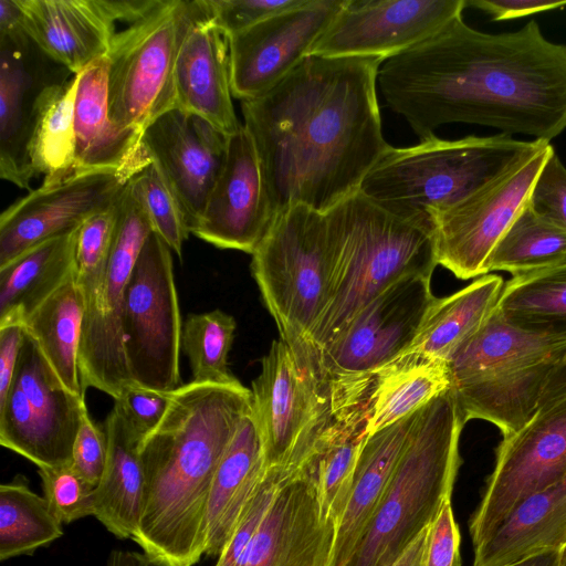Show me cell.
<instances>
[{
    "instance_id": "30",
    "label": "cell",
    "mask_w": 566,
    "mask_h": 566,
    "mask_svg": "<svg viewBox=\"0 0 566 566\" xmlns=\"http://www.w3.org/2000/svg\"><path fill=\"white\" fill-rule=\"evenodd\" d=\"M566 543V478L523 500L482 543L473 566H510Z\"/></svg>"
},
{
    "instance_id": "17",
    "label": "cell",
    "mask_w": 566,
    "mask_h": 566,
    "mask_svg": "<svg viewBox=\"0 0 566 566\" xmlns=\"http://www.w3.org/2000/svg\"><path fill=\"white\" fill-rule=\"evenodd\" d=\"M251 392L265 469L301 459L326 418L328 391L301 370L290 347L280 338L272 342L262 358Z\"/></svg>"
},
{
    "instance_id": "41",
    "label": "cell",
    "mask_w": 566,
    "mask_h": 566,
    "mask_svg": "<svg viewBox=\"0 0 566 566\" xmlns=\"http://www.w3.org/2000/svg\"><path fill=\"white\" fill-rule=\"evenodd\" d=\"M300 464L265 470L258 488L243 507L235 527L214 566H237L261 526L279 490Z\"/></svg>"
},
{
    "instance_id": "44",
    "label": "cell",
    "mask_w": 566,
    "mask_h": 566,
    "mask_svg": "<svg viewBox=\"0 0 566 566\" xmlns=\"http://www.w3.org/2000/svg\"><path fill=\"white\" fill-rule=\"evenodd\" d=\"M305 0H207L216 23L228 35L244 31Z\"/></svg>"
},
{
    "instance_id": "55",
    "label": "cell",
    "mask_w": 566,
    "mask_h": 566,
    "mask_svg": "<svg viewBox=\"0 0 566 566\" xmlns=\"http://www.w3.org/2000/svg\"><path fill=\"white\" fill-rule=\"evenodd\" d=\"M558 565L557 566H566V543L565 545L558 551Z\"/></svg>"
},
{
    "instance_id": "27",
    "label": "cell",
    "mask_w": 566,
    "mask_h": 566,
    "mask_svg": "<svg viewBox=\"0 0 566 566\" xmlns=\"http://www.w3.org/2000/svg\"><path fill=\"white\" fill-rule=\"evenodd\" d=\"M418 410L368 434L337 527L331 566H345L373 520L408 443Z\"/></svg>"
},
{
    "instance_id": "25",
    "label": "cell",
    "mask_w": 566,
    "mask_h": 566,
    "mask_svg": "<svg viewBox=\"0 0 566 566\" xmlns=\"http://www.w3.org/2000/svg\"><path fill=\"white\" fill-rule=\"evenodd\" d=\"M27 35L77 74L105 56L116 31L111 0H17Z\"/></svg>"
},
{
    "instance_id": "52",
    "label": "cell",
    "mask_w": 566,
    "mask_h": 566,
    "mask_svg": "<svg viewBox=\"0 0 566 566\" xmlns=\"http://www.w3.org/2000/svg\"><path fill=\"white\" fill-rule=\"evenodd\" d=\"M21 18L17 0H0V34L23 29Z\"/></svg>"
},
{
    "instance_id": "51",
    "label": "cell",
    "mask_w": 566,
    "mask_h": 566,
    "mask_svg": "<svg viewBox=\"0 0 566 566\" xmlns=\"http://www.w3.org/2000/svg\"><path fill=\"white\" fill-rule=\"evenodd\" d=\"M566 394V357L554 369L543 391L539 407Z\"/></svg>"
},
{
    "instance_id": "48",
    "label": "cell",
    "mask_w": 566,
    "mask_h": 566,
    "mask_svg": "<svg viewBox=\"0 0 566 566\" xmlns=\"http://www.w3.org/2000/svg\"><path fill=\"white\" fill-rule=\"evenodd\" d=\"M489 13L493 20L503 21L534 13L563 9L566 1L553 0H467V7Z\"/></svg>"
},
{
    "instance_id": "3",
    "label": "cell",
    "mask_w": 566,
    "mask_h": 566,
    "mask_svg": "<svg viewBox=\"0 0 566 566\" xmlns=\"http://www.w3.org/2000/svg\"><path fill=\"white\" fill-rule=\"evenodd\" d=\"M252 392L240 381L171 391L160 423L142 441L145 490L132 538L157 566H193L205 555L206 513L218 464Z\"/></svg>"
},
{
    "instance_id": "19",
    "label": "cell",
    "mask_w": 566,
    "mask_h": 566,
    "mask_svg": "<svg viewBox=\"0 0 566 566\" xmlns=\"http://www.w3.org/2000/svg\"><path fill=\"white\" fill-rule=\"evenodd\" d=\"M344 3L305 0L228 36L233 97L249 101L274 87L308 55Z\"/></svg>"
},
{
    "instance_id": "21",
    "label": "cell",
    "mask_w": 566,
    "mask_h": 566,
    "mask_svg": "<svg viewBox=\"0 0 566 566\" xmlns=\"http://www.w3.org/2000/svg\"><path fill=\"white\" fill-rule=\"evenodd\" d=\"M276 217L253 140L242 125L228 139L223 168L190 233L252 254Z\"/></svg>"
},
{
    "instance_id": "49",
    "label": "cell",
    "mask_w": 566,
    "mask_h": 566,
    "mask_svg": "<svg viewBox=\"0 0 566 566\" xmlns=\"http://www.w3.org/2000/svg\"><path fill=\"white\" fill-rule=\"evenodd\" d=\"M24 333L22 323L0 325V403L12 385Z\"/></svg>"
},
{
    "instance_id": "53",
    "label": "cell",
    "mask_w": 566,
    "mask_h": 566,
    "mask_svg": "<svg viewBox=\"0 0 566 566\" xmlns=\"http://www.w3.org/2000/svg\"><path fill=\"white\" fill-rule=\"evenodd\" d=\"M105 566H157L143 552L113 549Z\"/></svg>"
},
{
    "instance_id": "16",
    "label": "cell",
    "mask_w": 566,
    "mask_h": 566,
    "mask_svg": "<svg viewBox=\"0 0 566 566\" xmlns=\"http://www.w3.org/2000/svg\"><path fill=\"white\" fill-rule=\"evenodd\" d=\"M467 0H345L308 55L384 61L438 33Z\"/></svg>"
},
{
    "instance_id": "20",
    "label": "cell",
    "mask_w": 566,
    "mask_h": 566,
    "mask_svg": "<svg viewBox=\"0 0 566 566\" xmlns=\"http://www.w3.org/2000/svg\"><path fill=\"white\" fill-rule=\"evenodd\" d=\"M75 74L49 57L23 29L0 34V177L29 189L30 142L43 92ZM31 191V190H30Z\"/></svg>"
},
{
    "instance_id": "46",
    "label": "cell",
    "mask_w": 566,
    "mask_h": 566,
    "mask_svg": "<svg viewBox=\"0 0 566 566\" xmlns=\"http://www.w3.org/2000/svg\"><path fill=\"white\" fill-rule=\"evenodd\" d=\"M107 458V441L104 428L91 419L87 409L73 443L71 467L92 485L102 480Z\"/></svg>"
},
{
    "instance_id": "35",
    "label": "cell",
    "mask_w": 566,
    "mask_h": 566,
    "mask_svg": "<svg viewBox=\"0 0 566 566\" xmlns=\"http://www.w3.org/2000/svg\"><path fill=\"white\" fill-rule=\"evenodd\" d=\"M78 74L65 83L50 86L41 95L30 142V161L43 184L59 182L75 174L76 137L74 126Z\"/></svg>"
},
{
    "instance_id": "13",
    "label": "cell",
    "mask_w": 566,
    "mask_h": 566,
    "mask_svg": "<svg viewBox=\"0 0 566 566\" xmlns=\"http://www.w3.org/2000/svg\"><path fill=\"white\" fill-rule=\"evenodd\" d=\"M566 478V394L542 405L496 449L495 465L470 518L473 547L526 497Z\"/></svg>"
},
{
    "instance_id": "5",
    "label": "cell",
    "mask_w": 566,
    "mask_h": 566,
    "mask_svg": "<svg viewBox=\"0 0 566 566\" xmlns=\"http://www.w3.org/2000/svg\"><path fill=\"white\" fill-rule=\"evenodd\" d=\"M449 388L418 410L386 493L345 566H392L451 500L465 424Z\"/></svg>"
},
{
    "instance_id": "2",
    "label": "cell",
    "mask_w": 566,
    "mask_h": 566,
    "mask_svg": "<svg viewBox=\"0 0 566 566\" xmlns=\"http://www.w3.org/2000/svg\"><path fill=\"white\" fill-rule=\"evenodd\" d=\"M381 59L307 55L260 97L242 101L243 126L277 213H326L359 191L389 148L381 129Z\"/></svg>"
},
{
    "instance_id": "12",
    "label": "cell",
    "mask_w": 566,
    "mask_h": 566,
    "mask_svg": "<svg viewBox=\"0 0 566 566\" xmlns=\"http://www.w3.org/2000/svg\"><path fill=\"white\" fill-rule=\"evenodd\" d=\"M431 277L408 275L373 298L319 356L323 386L369 382L415 339L434 302Z\"/></svg>"
},
{
    "instance_id": "34",
    "label": "cell",
    "mask_w": 566,
    "mask_h": 566,
    "mask_svg": "<svg viewBox=\"0 0 566 566\" xmlns=\"http://www.w3.org/2000/svg\"><path fill=\"white\" fill-rule=\"evenodd\" d=\"M450 387L447 360L397 357L375 376L368 402V434L416 412Z\"/></svg>"
},
{
    "instance_id": "6",
    "label": "cell",
    "mask_w": 566,
    "mask_h": 566,
    "mask_svg": "<svg viewBox=\"0 0 566 566\" xmlns=\"http://www.w3.org/2000/svg\"><path fill=\"white\" fill-rule=\"evenodd\" d=\"M549 142L507 134L448 140L436 135L389 148L359 191L400 216L434 226V217L496 179Z\"/></svg>"
},
{
    "instance_id": "26",
    "label": "cell",
    "mask_w": 566,
    "mask_h": 566,
    "mask_svg": "<svg viewBox=\"0 0 566 566\" xmlns=\"http://www.w3.org/2000/svg\"><path fill=\"white\" fill-rule=\"evenodd\" d=\"M77 74L75 172L117 170L136 176L151 160L142 143L143 135L118 127L111 117L106 55Z\"/></svg>"
},
{
    "instance_id": "29",
    "label": "cell",
    "mask_w": 566,
    "mask_h": 566,
    "mask_svg": "<svg viewBox=\"0 0 566 566\" xmlns=\"http://www.w3.org/2000/svg\"><path fill=\"white\" fill-rule=\"evenodd\" d=\"M104 431L107 458L95 489L94 517L117 538L132 539L138 527L145 490L139 453L143 440L115 402L105 419Z\"/></svg>"
},
{
    "instance_id": "28",
    "label": "cell",
    "mask_w": 566,
    "mask_h": 566,
    "mask_svg": "<svg viewBox=\"0 0 566 566\" xmlns=\"http://www.w3.org/2000/svg\"><path fill=\"white\" fill-rule=\"evenodd\" d=\"M265 470L252 407L240 421L212 480L206 513L205 555L221 554Z\"/></svg>"
},
{
    "instance_id": "8",
    "label": "cell",
    "mask_w": 566,
    "mask_h": 566,
    "mask_svg": "<svg viewBox=\"0 0 566 566\" xmlns=\"http://www.w3.org/2000/svg\"><path fill=\"white\" fill-rule=\"evenodd\" d=\"M251 255V272L280 338L305 374L319 376L310 335L327 301L326 214L305 206L281 211Z\"/></svg>"
},
{
    "instance_id": "15",
    "label": "cell",
    "mask_w": 566,
    "mask_h": 566,
    "mask_svg": "<svg viewBox=\"0 0 566 566\" xmlns=\"http://www.w3.org/2000/svg\"><path fill=\"white\" fill-rule=\"evenodd\" d=\"M150 220L128 184L118 201L101 314L90 338L80 345L82 387L98 389L114 400L136 385L129 374L123 337V310L127 286L142 251L153 232Z\"/></svg>"
},
{
    "instance_id": "54",
    "label": "cell",
    "mask_w": 566,
    "mask_h": 566,
    "mask_svg": "<svg viewBox=\"0 0 566 566\" xmlns=\"http://www.w3.org/2000/svg\"><path fill=\"white\" fill-rule=\"evenodd\" d=\"M558 551H545L510 566H557Z\"/></svg>"
},
{
    "instance_id": "9",
    "label": "cell",
    "mask_w": 566,
    "mask_h": 566,
    "mask_svg": "<svg viewBox=\"0 0 566 566\" xmlns=\"http://www.w3.org/2000/svg\"><path fill=\"white\" fill-rule=\"evenodd\" d=\"M186 15L187 0H160L115 33L106 57L109 114L118 127L143 135L176 107L175 65Z\"/></svg>"
},
{
    "instance_id": "7",
    "label": "cell",
    "mask_w": 566,
    "mask_h": 566,
    "mask_svg": "<svg viewBox=\"0 0 566 566\" xmlns=\"http://www.w3.org/2000/svg\"><path fill=\"white\" fill-rule=\"evenodd\" d=\"M566 357V339L518 329L494 313L448 359L451 391L468 422L496 426L503 438L537 411L546 382Z\"/></svg>"
},
{
    "instance_id": "38",
    "label": "cell",
    "mask_w": 566,
    "mask_h": 566,
    "mask_svg": "<svg viewBox=\"0 0 566 566\" xmlns=\"http://www.w3.org/2000/svg\"><path fill=\"white\" fill-rule=\"evenodd\" d=\"M564 264L566 232L537 216L527 205L492 251L488 271L520 276Z\"/></svg>"
},
{
    "instance_id": "47",
    "label": "cell",
    "mask_w": 566,
    "mask_h": 566,
    "mask_svg": "<svg viewBox=\"0 0 566 566\" xmlns=\"http://www.w3.org/2000/svg\"><path fill=\"white\" fill-rule=\"evenodd\" d=\"M460 543V531L450 500L428 528L423 566H461Z\"/></svg>"
},
{
    "instance_id": "45",
    "label": "cell",
    "mask_w": 566,
    "mask_h": 566,
    "mask_svg": "<svg viewBox=\"0 0 566 566\" xmlns=\"http://www.w3.org/2000/svg\"><path fill=\"white\" fill-rule=\"evenodd\" d=\"M170 400L171 391L164 392L130 385L124 388L114 402L135 432L144 440L160 423Z\"/></svg>"
},
{
    "instance_id": "50",
    "label": "cell",
    "mask_w": 566,
    "mask_h": 566,
    "mask_svg": "<svg viewBox=\"0 0 566 566\" xmlns=\"http://www.w3.org/2000/svg\"><path fill=\"white\" fill-rule=\"evenodd\" d=\"M428 528L415 538L392 566H423Z\"/></svg>"
},
{
    "instance_id": "37",
    "label": "cell",
    "mask_w": 566,
    "mask_h": 566,
    "mask_svg": "<svg viewBox=\"0 0 566 566\" xmlns=\"http://www.w3.org/2000/svg\"><path fill=\"white\" fill-rule=\"evenodd\" d=\"M61 536L63 524L25 476L0 485V560L32 555Z\"/></svg>"
},
{
    "instance_id": "11",
    "label": "cell",
    "mask_w": 566,
    "mask_h": 566,
    "mask_svg": "<svg viewBox=\"0 0 566 566\" xmlns=\"http://www.w3.org/2000/svg\"><path fill=\"white\" fill-rule=\"evenodd\" d=\"M85 399L65 388L25 331L12 385L0 403V444L39 468L69 465Z\"/></svg>"
},
{
    "instance_id": "22",
    "label": "cell",
    "mask_w": 566,
    "mask_h": 566,
    "mask_svg": "<svg viewBox=\"0 0 566 566\" xmlns=\"http://www.w3.org/2000/svg\"><path fill=\"white\" fill-rule=\"evenodd\" d=\"M228 139L206 119L178 107L160 115L143 133L144 148L178 199L189 232L223 168Z\"/></svg>"
},
{
    "instance_id": "24",
    "label": "cell",
    "mask_w": 566,
    "mask_h": 566,
    "mask_svg": "<svg viewBox=\"0 0 566 566\" xmlns=\"http://www.w3.org/2000/svg\"><path fill=\"white\" fill-rule=\"evenodd\" d=\"M176 107L198 115L227 136L242 124L231 91L228 35L207 0H187V15L175 65Z\"/></svg>"
},
{
    "instance_id": "40",
    "label": "cell",
    "mask_w": 566,
    "mask_h": 566,
    "mask_svg": "<svg viewBox=\"0 0 566 566\" xmlns=\"http://www.w3.org/2000/svg\"><path fill=\"white\" fill-rule=\"evenodd\" d=\"M128 186L145 209L154 232L181 259L190 232L182 208L157 166L150 163Z\"/></svg>"
},
{
    "instance_id": "14",
    "label": "cell",
    "mask_w": 566,
    "mask_h": 566,
    "mask_svg": "<svg viewBox=\"0 0 566 566\" xmlns=\"http://www.w3.org/2000/svg\"><path fill=\"white\" fill-rule=\"evenodd\" d=\"M554 150L547 143L510 170L439 212L434 221L438 263L458 279L485 275L489 258L528 205L533 186Z\"/></svg>"
},
{
    "instance_id": "4",
    "label": "cell",
    "mask_w": 566,
    "mask_h": 566,
    "mask_svg": "<svg viewBox=\"0 0 566 566\" xmlns=\"http://www.w3.org/2000/svg\"><path fill=\"white\" fill-rule=\"evenodd\" d=\"M325 214L327 301L310 335L318 367L323 352L373 298L405 276L431 277L439 264L432 223L395 213L360 191Z\"/></svg>"
},
{
    "instance_id": "42",
    "label": "cell",
    "mask_w": 566,
    "mask_h": 566,
    "mask_svg": "<svg viewBox=\"0 0 566 566\" xmlns=\"http://www.w3.org/2000/svg\"><path fill=\"white\" fill-rule=\"evenodd\" d=\"M43 496L62 524L93 515L95 489L71 467L39 468Z\"/></svg>"
},
{
    "instance_id": "36",
    "label": "cell",
    "mask_w": 566,
    "mask_h": 566,
    "mask_svg": "<svg viewBox=\"0 0 566 566\" xmlns=\"http://www.w3.org/2000/svg\"><path fill=\"white\" fill-rule=\"evenodd\" d=\"M496 312L524 332L566 339V264L512 276L504 283Z\"/></svg>"
},
{
    "instance_id": "18",
    "label": "cell",
    "mask_w": 566,
    "mask_h": 566,
    "mask_svg": "<svg viewBox=\"0 0 566 566\" xmlns=\"http://www.w3.org/2000/svg\"><path fill=\"white\" fill-rule=\"evenodd\" d=\"M132 178L117 170H82L31 190L1 213L0 268L113 207Z\"/></svg>"
},
{
    "instance_id": "39",
    "label": "cell",
    "mask_w": 566,
    "mask_h": 566,
    "mask_svg": "<svg viewBox=\"0 0 566 566\" xmlns=\"http://www.w3.org/2000/svg\"><path fill=\"white\" fill-rule=\"evenodd\" d=\"M237 323L221 310L189 314L182 323L181 349L187 356L191 381L233 384L239 381L229 369Z\"/></svg>"
},
{
    "instance_id": "33",
    "label": "cell",
    "mask_w": 566,
    "mask_h": 566,
    "mask_svg": "<svg viewBox=\"0 0 566 566\" xmlns=\"http://www.w3.org/2000/svg\"><path fill=\"white\" fill-rule=\"evenodd\" d=\"M76 274L77 269L23 325L65 388L85 397L78 364L84 305Z\"/></svg>"
},
{
    "instance_id": "43",
    "label": "cell",
    "mask_w": 566,
    "mask_h": 566,
    "mask_svg": "<svg viewBox=\"0 0 566 566\" xmlns=\"http://www.w3.org/2000/svg\"><path fill=\"white\" fill-rule=\"evenodd\" d=\"M530 208L566 232V168L552 151L533 186Z\"/></svg>"
},
{
    "instance_id": "10",
    "label": "cell",
    "mask_w": 566,
    "mask_h": 566,
    "mask_svg": "<svg viewBox=\"0 0 566 566\" xmlns=\"http://www.w3.org/2000/svg\"><path fill=\"white\" fill-rule=\"evenodd\" d=\"M126 361L133 381L170 392L181 384L182 322L171 249L154 231L134 266L123 310Z\"/></svg>"
},
{
    "instance_id": "23",
    "label": "cell",
    "mask_w": 566,
    "mask_h": 566,
    "mask_svg": "<svg viewBox=\"0 0 566 566\" xmlns=\"http://www.w3.org/2000/svg\"><path fill=\"white\" fill-rule=\"evenodd\" d=\"M337 526L322 516L302 464L279 490L237 566H331Z\"/></svg>"
},
{
    "instance_id": "1",
    "label": "cell",
    "mask_w": 566,
    "mask_h": 566,
    "mask_svg": "<svg viewBox=\"0 0 566 566\" xmlns=\"http://www.w3.org/2000/svg\"><path fill=\"white\" fill-rule=\"evenodd\" d=\"M377 86L420 140L450 123L547 142L566 129V44L547 40L535 20L485 33L459 17L386 60Z\"/></svg>"
},
{
    "instance_id": "31",
    "label": "cell",
    "mask_w": 566,
    "mask_h": 566,
    "mask_svg": "<svg viewBox=\"0 0 566 566\" xmlns=\"http://www.w3.org/2000/svg\"><path fill=\"white\" fill-rule=\"evenodd\" d=\"M80 228L39 243L0 268V325L23 324L76 271Z\"/></svg>"
},
{
    "instance_id": "32",
    "label": "cell",
    "mask_w": 566,
    "mask_h": 566,
    "mask_svg": "<svg viewBox=\"0 0 566 566\" xmlns=\"http://www.w3.org/2000/svg\"><path fill=\"white\" fill-rule=\"evenodd\" d=\"M504 283L499 275L485 274L449 296L436 297L411 345L400 356L448 361L494 313Z\"/></svg>"
}]
</instances>
